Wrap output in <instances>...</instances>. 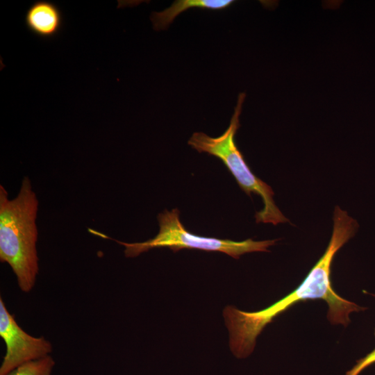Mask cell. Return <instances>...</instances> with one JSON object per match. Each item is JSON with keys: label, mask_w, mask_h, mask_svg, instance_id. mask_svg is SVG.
Masks as SVG:
<instances>
[{"label": "cell", "mask_w": 375, "mask_h": 375, "mask_svg": "<svg viewBox=\"0 0 375 375\" xmlns=\"http://www.w3.org/2000/svg\"><path fill=\"white\" fill-rule=\"evenodd\" d=\"M38 201L28 177H24L18 195L8 199L0 186V260L15 273L19 289L29 292L38 274L36 218Z\"/></svg>", "instance_id": "7a4b0ae2"}, {"label": "cell", "mask_w": 375, "mask_h": 375, "mask_svg": "<svg viewBox=\"0 0 375 375\" xmlns=\"http://www.w3.org/2000/svg\"><path fill=\"white\" fill-rule=\"evenodd\" d=\"M56 362L51 355L24 363L6 375H51Z\"/></svg>", "instance_id": "ba28073f"}, {"label": "cell", "mask_w": 375, "mask_h": 375, "mask_svg": "<svg viewBox=\"0 0 375 375\" xmlns=\"http://www.w3.org/2000/svg\"><path fill=\"white\" fill-rule=\"evenodd\" d=\"M245 97L244 92L239 94L229 126L221 135L213 138L203 132H195L188 144L199 153H206L219 159L247 195L251 197L253 193L262 198L264 207L256 212V223H270L276 226L289 220L275 204L272 188L251 172L235 142Z\"/></svg>", "instance_id": "3957f363"}, {"label": "cell", "mask_w": 375, "mask_h": 375, "mask_svg": "<svg viewBox=\"0 0 375 375\" xmlns=\"http://www.w3.org/2000/svg\"><path fill=\"white\" fill-rule=\"evenodd\" d=\"M372 295H373L374 297H375V294H372Z\"/></svg>", "instance_id": "30bf717a"}, {"label": "cell", "mask_w": 375, "mask_h": 375, "mask_svg": "<svg viewBox=\"0 0 375 375\" xmlns=\"http://www.w3.org/2000/svg\"><path fill=\"white\" fill-rule=\"evenodd\" d=\"M159 231L150 240L143 242H117L125 247L126 257H135L151 249L169 248L174 252L181 249H198L206 251L224 253L235 259L241 255L255 251H269L267 248L274 245L277 240L254 241L251 238L237 242L228 239L206 237L188 231L180 219V211L174 208L165 209L158 215Z\"/></svg>", "instance_id": "277c9868"}, {"label": "cell", "mask_w": 375, "mask_h": 375, "mask_svg": "<svg viewBox=\"0 0 375 375\" xmlns=\"http://www.w3.org/2000/svg\"><path fill=\"white\" fill-rule=\"evenodd\" d=\"M62 15L59 8L47 1H37L27 10L25 24L34 35L43 39L56 36L62 26Z\"/></svg>", "instance_id": "8992f818"}, {"label": "cell", "mask_w": 375, "mask_h": 375, "mask_svg": "<svg viewBox=\"0 0 375 375\" xmlns=\"http://www.w3.org/2000/svg\"><path fill=\"white\" fill-rule=\"evenodd\" d=\"M233 2V0H176L164 10L153 12L151 19L155 31H162L167 29L178 15L190 8L220 10Z\"/></svg>", "instance_id": "52a82bcc"}, {"label": "cell", "mask_w": 375, "mask_h": 375, "mask_svg": "<svg viewBox=\"0 0 375 375\" xmlns=\"http://www.w3.org/2000/svg\"><path fill=\"white\" fill-rule=\"evenodd\" d=\"M333 232L328 247L301 283L292 292L267 308L246 312L226 306L223 312L229 332V347L238 358L249 356L253 351L258 335L269 323L294 304L306 300H324L328 306L327 318L332 324L347 326L349 314L367 309L342 298L333 290L331 281V265L339 249L356 233L358 224L338 206L333 212Z\"/></svg>", "instance_id": "6da1fadb"}, {"label": "cell", "mask_w": 375, "mask_h": 375, "mask_svg": "<svg viewBox=\"0 0 375 375\" xmlns=\"http://www.w3.org/2000/svg\"><path fill=\"white\" fill-rule=\"evenodd\" d=\"M375 335V330H374ZM375 363V348L363 358L357 360L356 364L345 375H359L365 369Z\"/></svg>", "instance_id": "9c48e42d"}, {"label": "cell", "mask_w": 375, "mask_h": 375, "mask_svg": "<svg viewBox=\"0 0 375 375\" xmlns=\"http://www.w3.org/2000/svg\"><path fill=\"white\" fill-rule=\"evenodd\" d=\"M0 336L6 347L0 366V375H6L18 366L51 354V342L44 337H33L24 331L0 298Z\"/></svg>", "instance_id": "5b68a950"}]
</instances>
